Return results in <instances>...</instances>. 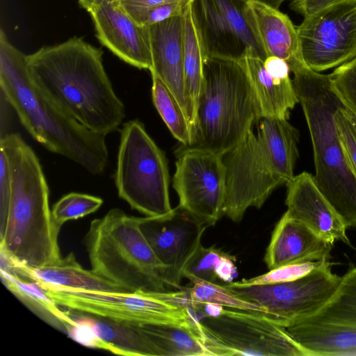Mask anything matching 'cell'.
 Segmentation results:
<instances>
[{"label":"cell","mask_w":356,"mask_h":356,"mask_svg":"<svg viewBox=\"0 0 356 356\" xmlns=\"http://www.w3.org/2000/svg\"><path fill=\"white\" fill-rule=\"evenodd\" d=\"M103 52L74 37L26 55L35 85L58 106L90 130L106 136L125 118L122 102L104 69Z\"/></svg>","instance_id":"1"},{"label":"cell","mask_w":356,"mask_h":356,"mask_svg":"<svg viewBox=\"0 0 356 356\" xmlns=\"http://www.w3.org/2000/svg\"><path fill=\"white\" fill-rule=\"evenodd\" d=\"M0 88L27 131L45 148L81 165L92 175L104 171L108 158L106 136L84 127L35 85L28 70L26 55L10 42L3 29Z\"/></svg>","instance_id":"2"},{"label":"cell","mask_w":356,"mask_h":356,"mask_svg":"<svg viewBox=\"0 0 356 356\" xmlns=\"http://www.w3.org/2000/svg\"><path fill=\"white\" fill-rule=\"evenodd\" d=\"M0 149L8 159L11 181L0 249L31 268L52 265L62 258L58 243L60 229L52 218L49 187L39 159L17 133L2 136Z\"/></svg>","instance_id":"3"},{"label":"cell","mask_w":356,"mask_h":356,"mask_svg":"<svg viewBox=\"0 0 356 356\" xmlns=\"http://www.w3.org/2000/svg\"><path fill=\"white\" fill-rule=\"evenodd\" d=\"M223 156L226 192L223 215L238 222L251 207L259 209L277 187L293 177L299 131L287 120L261 117Z\"/></svg>","instance_id":"4"},{"label":"cell","mask_w":356,"mask_h":356,"mask_svg":"<svg viewBox=\"0 0 356 356\" xmlns=\"http://www.w3.org/2000/svg\"><path fill=\"white\" fill-rule=\"evenodd\" d=\"M293 86L309 129L316 184L347 229L356 227V176L341 142L334 119L345 106L329 74L304 63L291 70Z\"/></svg>","instance_id":"5"},{"label":"cell","mask_w":356,"mask_h":356,"mask_svg":"<svg viewBox=\"0 0 356 356\" xmlns=\"http://www.w3.org/2000/svg\"><path fill=\"white\" fill-rule=\"evenodd\" d=\"M261 117L259 105L240 60L207 58L193 139L184 147L225 155Z\"/></svg>","instance_id":"6"},{"label":"cell","mask_w":356,"mask_h":356,"mask_svg":"<svg viewBox=\"0 0 356 356\" xmlns=\"http://www.w3.org/2000/svg\"><path fill=\"white\" fill-rule=\"evenodd\" d=\"M91 270L128 292H165L163 268L140 229V218L112 209L92 220L85 237Z\"/></svg>","instance_id":"7"},{"label":"cell","mask_w":356,"mask_h":356,"mask_svg":"<svg viewBox=\"0 0 356 356\" xmlns=\"http://www.w3.org/2000/svg\"><path fill=\"white\" fill-rule=\"evenodd\" d=\"M169 172L164 152L138 120L123 124L115 183L120 198L146 216L169 213Z\"/></svg>","instance_id":"8"},{"label":"cell","mask_w":356,"mask_h":356,"mask_svg":"<svg viewBox=\"0 0 356 356\" xmlns=\"http://www.w3.org/2000/svg\"><path fill=\"white\" fill-rule=\"evenodd\" d=\"M197 325L211 356H309L284 326L261 312L222 309Z\"/></svg>","instance_id":"9"},{"label":"cell","mask_w":356,"mask_h":356,"mask_svg":"<svg viewBox=\"0 0 356 356\" xmlns=\"http://www.w3.org/2000/svg\"><path fill=\"white\" fill-rule=\"evenodd\" d=\"M330 261L299 279L277 283L225 285L232 293L265 308L268 316L286 328L315 314L332 298L341 277Z\"/></svg>","instance_id":"10"},{"label":"cell","mask_w":356,"mask_h":356,"mask_svg":"<svg viewBox=\"0 0 356 356\" xmlns=\"http://www.w3.org/2000/svg\"><path fill=\"white\" fill-rule=\"evenodd\" d=\"M286 330L309 356H356V267L318 312Z\"/></svg>","instance_id":"11"},{"label":"cell","mask_w":356,"mask_h":356,"mask_svg":"<svg viewBox=\"0 0 356 356\" xmlns=\"http://www.w3.org/2000/svg\"><path fill=\"white\" fill-rule=\"evenodd\" d=\"M191 6L205 60H241L249 51L263 60L268 57L246 0H192Z\"/></svg>","instance_id":"12"},{"label":"cell","mask_w":356,"mask_h":356,"mask_svg":"<svg viewBox=\"0 0 356 356\" xmlns=\"http://www.w3.org/2000/svg\"><path fill=\"white\" fill-rule=\"evenodd\" d=\"M45 291L60 307L114 321L136 325L161 323L191 325L195 322L189 309L168 303L142 291L133 293L72 289Z\"/></svg>","instance_id":"13"},{"label":"cell","mask_w":356,"mask_h":356,"mask_svg":"<svg viewBox=\"0 0 356 356\" xmlns=\"http://www.w3.org/2000/svg\"><path fill=\"white\" fill-rule=\"evenodd\" d=\"M302 59L320 72L356 57V0H344L304 17L296 26Z\"/></svg>","instance_id":"14"},{"label":"cell","mask_w":356,"mask_h":356,"mask_svg":"<svg viewBox=\"0 0 356 356\" xmlns=\"http://www.w3.org/2000/svg\"><path fill=\"white\" fill-rule=\"evenodd\" d=\"M172 186L181 207L207 227L223 216L226 192V168L223 155L179 147Z\"/></svg>","instance_id":"15"},{"label":"cell","mask_w":356,"mask_h":356,"mask_svg":"<svg viewBox=\"0 0 356 356\" xmlns=\"http://www.w3.org/2000/svg\"><path fill=\"white\" fill-rule=\"evenodd\" d=\"M207 227L180 205L163 216L140 218V229L163 265L158 275L165 285L181 288L184 268L201 245Z\"/></svg>","instance_id":"16"},{"label":"cell","mask_w":356,"mask_h":356,"mask_svg":"<svg viewBox=\"0 0 356 356\" xmlns=\"http://www.w3.org/2000/svg\"><path fill=\"white\" fill-rule=\"evenodd\" d=\"M99 41L125 63L138 69L152 66L149 27L137 22L118 0H104L88 10Z\"/></svg>","instance_id":"17"},{"label":"cell","mask_w":356,"mask_h":356,"mask_svg":"<svg viewBox=\"0 0 356 356\" xmlns=\"http://www.w3.org/2000/svg\"><path fill=\"white\" fill-rule=\"evenodd\" d=\"M184 13L148 26L152 60L149 71L151 74L157 76L174 95L193 131L184 81Z\"/></svg>","instance_id":"18"},{"label":"cell","mask_w":356,"mask_h":356,"mask_svg":"<svg viewBox=\"0 0 356 356\" xmlns=\"http://www.w3.org/2000/svg\"><path fill=\"white\" fill-rule=\"evenodd\" d=\"M286 213L334 244L342 241L350 245L346 227L317 187L314 175L302 172L286 184Z\"/></svg>","instance_id":"19"},{"label":"cell","mask_w":356,"mask_h":356,"mask_svg":"<svg viewBox=\"0 0 356 356\" xmlns=\"http://www.w3.org/2000/svg\"><path fill=\"white\" fill-rule=\"evenodd\" d=\"M333 247L285 212L273 232L264 260L270 270L295 262L329 261Z\"/></svg>","instance_id":"20"},{"label":"cell","mask_w":356,"mask_h":356,"mask_svg":"<svg viewBox=\"0 0 356 356\" xmlns=\"http://www.w3.org/2000/svg\"><path fill=\"white\" fill-rule=\"evenodd\" d=\"M8 273L37 282L44 290L72 289L103 292H128L124 288L84 269L73 252L59 261L40 268L29 267L17 260Z\"/></svg>","instance_id":"21"},{"label":"cell","mask_w":356,"mask_h":356,"mask_svg":"<svg viewBox=\"0 0 356 356\" xmlns=\"http://www.w3.org/2000/svg\"><path fill=\"white\" fill-rule=\"evenodd\" d=\"M247 3L254 28L267 56L284 60L290 70L303 62L296 26L289 16L260 1L248 0Z\"/></svg>","instance_id":"22"},{"label":"cell","mask_w":356,"mask_h":356,"mask_svg":"<svg viewBox=\"0 0 356 356\" xmlns=\"http://www.w3.org/2000/svg\"><path fill=\"white\" fill-rule=\"evenodd\" d=\"M240 60L257 99L261 117L288 120L290 111L298 103L292 79L271 75L264 66V60L250 51Z\"/></svg>","instance_id":"23"},{"label":"cell","mask_w":356,"mask_h":356,"mask_svg":"<svg viewBox=\"0 0 356 356\" xmlns=\"http://www.w3.org/2000/svg\"><path fill=\"white\" fill-rule=\"evenodd\" d=\"M102 340L106 350L120 355L159 356V351L136 324L80 316Z\"/></svg>","instance_id":"24"},{"label":"cell","mask_w":356,"mask_h":356,"mask_svg":"<svg viewBox=\"0 0 356 356\" xmlns=\"http://www.w3.org/2000/svg\"><path fill=\"white\" fill-rule=\"evenodd\" d=\"M159 351V356H211L193 324L171 323L138 325Z\"/></svg>","instance_id":"25"},{"label":"cell","mask_w":356,"mask_h":356,"mask_svg":"<svg viewBox=\"0 0 356 356\" xmlns=\"http://www.w3.org/2000/svg\"><path fill=\"white\" fill-rule=\"evenodd\" d=\"M0 275L4 286L47 323L66 333L74 323L72 315L63 312L37 282L3 270Z\"/></svg>","instance_id":"26"},{"label":"cell","mask_w":356,"mask_h":356,"mask_svg":"<svg viewBox=\"0 0 356 356\" xmlns=\"http://www.w3.org/2000/svg\"><path fill=\"white\" fill-rule=\"evenodd\" d=\"M204 60L193 22L190 3L184 13V71L186 93L191 118L193 138L197 108L204 82Z\"/></svg>","instance_id":"27"},{"label":"cell","mask_w":356,"mask_h":356,"mask_svg":"<svg viewBox=\"0 0 356 356\" xmlns=\"http://www.w3.org/2000/svg\"><path fill=\"white\" fill-rule=\"evenodd\" d=\"M236 258L214 246L204 248L202 244L186 262L183 277L191 282L202 280L215 283L220 280L231 282L237 274Z\"/></svg>","instance_id":"28"},{"label":"cell","mask_w":356,"mask_h":356,"mask_svg":"<svg viewBox=\"0 0 356 356\" xmlns=\"http://www.w3.org/2000/svg\"><path fill=\"white\" fill-rule=\"evenodd\" d=\"M152 100L158 113L181 145H190L193 141V131L187 117L164 83L155 74H152Z\"/></svg>","instance_id":"29"},{"label":"cell","mask_w":356,"mask_h":356,"mask_svg":"<svg viewBox=\"0 0 356 356\" xmlns=\"http://www.w3.org/2000/svg\"><path fill=\"white\" fill-rule=\"evenodd\" d=\"M193 287L188 289L190 300L197 305H216L234 309L261 312L268 316L267 310L259 305L242 299L232 293L225 285L197 280Z\"/></svg>","instance_id":"30"},{"label":"cell","mask_w":356,"mask_h":356,"mask_svg":"<svg viewBox=\"0 0 356 356\" xmlns=\"http://www.w3.org/2000/svg\"><path fill=\"white\" fill-rule=\"evenodd\" d=\"M102 204L103 200L99 197L70 193L62 197L53 206L52 218L55 225L60 229L65 222L94 213Z\"/></svg>","instance_id":"31"},{"label":"cell","mask_w":356,"mask_h":356,"mask_svg":"<svg viewBox=\"0 0 356 356\" xmlns=\"http://www.w3.org/2000/svg\"><path fill=\"white\" fill-rule=\"evenodd\" d=\"M327 260L295 262L277 268L248 280H243L236 283L238 285H253L293 281L305 276L317 268L329 262Z\"/></svg>","instance_id":"32"},{"label":"cell","mask_w":356,"mask_h":356,"mask_svg":"<svg viewBox=\"0 0 356 356\" xmlns=\"http://www.w3.org/2000/svg\"><path fill=\"white\" fill-rule=\"evenodd\" d=\"M329 75L334 91L356 118V57L337 67Z\"/></svg>","instance_id":"33"},{"label":"cell","mask_w":356,"mask_h":356,"mask_svg":"<svg viewBox=\"0 0 356 356\" xmlns=\"http://www.w3.org/2000/svg\"><path fill=\"white\" fill-rule=\"evenodd\" d=\"M334 119L341 142L356 176V127L346 106L336 112Z\"/></svg>","instance_id":"34"},{"label":"cell","mask_w":356,"mask_h":356,"mask_svg":"<svg viewBox=\"0 0 356 356\" xmlns=\"http://www.w3.org/2000/svg\"><path fill=\"white\" fill-rule=\"evenodd\" d=\"M192 0H177L155 6L147 11L137 22L150 26L181 15Z\"/></svg>","instance_id":"35"},{"label":"cell","mask_w":356,"mask_h":356,"mask_svg":"<svg viewBox=\"0 0 356 356\" xmlns=\"http://www.w3.org/2000/svg\"><path fill=\"white\" fill-rule=\"evenodd\" d=\"M11 194L9 164L6 154L0 149V232L6 226Z\"/></svg>","instance_id":"36"},{"label":"cell","mask_w":356,"mask_h":356,"mask_svg":"<svg viewBox=\"0 0 356 356\" xmlns=\"http://www.w3.org/2000/svg\"><path fill=\"white\" fill-rule=\"evenodd\" d=\"M121 6L136 21L149 9L177 0H118Z\"/></svg>","instance_id":"37"},{"label":"cell","mask_w":356,"mask_h":356,"mask_svg":"<svg viewBox=\"0 0 356 356\" xmlns=\"http://www.w3.org/2000/svg\"><path fill=\"white\" fill-rule=\"evenodd\" d=\"M344 0H293L290 8L306 17Z\"/></svg>","instance_id":"38"},{"label":"cell","mask_w":356,"mask_h":356,"mask_svg":"<svg viewBox=\"0 0 356 356\" xmlns=\"http://www.w3.org/2000/svg\"><path fill=\"white\" fill-rule=\"evenodd\" d=\"M104 0H77L79 5L87 11Z\"/></svg>","instance_id":"39"},{"label":"cell","mask_w":356,"mask_h":356,"mask_svg":"<svg viewBox=\"0 0 356 356\" xmlns=\"http://www.w3.org/2000/svg\"><path fill=\"white\" fill-rule=\"evenodd\" d=\"M246 1H248V0H246ZM254 1L262 2L268 6H270L272 7L279 9L280 6L286 0H254Z\"/></svg>","instance_id":"40"},{"label":"cell","mask_w":356,"mask_h":356,"mask_svg":"<svg viewBox=\"0 0 356 356\" xmlns=\"http://www.w3.org/2000/svg\"><path fill=\"white\" fill-rule=\"evenodd\" d=\"M347 110H348V109H347ZM348 112H349V111H348ZM349 113H350V116H351V118H352V120H353V123H354V124H355V127H356V118H355L354 115H353L350 112H349Z\"/></svg>","instance_id":"41"}]
</instances>
